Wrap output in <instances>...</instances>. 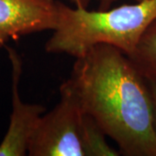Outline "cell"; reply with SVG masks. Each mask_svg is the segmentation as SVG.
Masks as SVG:
<instances>
[{"label": "cell", "mask_w": 156, "mask_h": 156, "mask_svg": "<svg viewBox=\"0 0 156 156\" xmlns=\"http://www.w3.org/2000/svg\"><path fill=\"white\" fill-rule=\"evenodd\" d=\"M11 64L12 111L5 135L0 143V156H24L29 144L45 108L40 104L23 102L20 97L19 83L22 75L21 56L14 49L5 46Z\"/></svg>", "instance_id": "277c9868"}, {"label": "cell", "mask_w": 156, "mask_h": 156, "mask_svg": "<svg viewBox=\"0 0 156 156\" xmlns=\"http://www.w3.org/2000/svg\"><path fill=\"white\" fill-rule=\"evenodd\" d=\"M70 3H72L73 5H75L76 7L77 8H84V9H88L89 5L94 0H68ZM96 1H100V0H96Z\"/></svg>", "instance_id": "9c48e42d"}, {"label": "cell", "mask_w": 156, "mask_h": 156, "mask_svg": "<svg viewBox=\"0 0 156 156\" xmlns=\"http://www.w3.org/2000/svg\"><path fill=\"white\" fill-rule=\"evenodd\" d=\"M106 136L95 119L84 112L82 133V143L84 156L119 155L120 151H116L108 144L105 139Z\"/></svg>", "instance_id": "52a82bcc"}, {"label": "cell", "mask_w": 156, "mask_h": 156, "mask_svg": "<svg viewBox=\"0 0 156 156\" xmlns=\"http://www.w3.org/2000/svg\"><path fill=\"white\" fill-rule=\"evenodd\" d=\"M155 19L156 0H142L106 11L71 8L59 2L57 25L45 50L77 58L92 47L104 44L128 56Z\"/></svg>", "instance_id": "7a4b0ae2"}, {"label": "cell", "mask_w": 156, "mask_h": 156, "mask_svg": "<svg viewBox=\"0 0 156 156\" xmlns=\"http://www.w3.org/2000/svg\"><path fill=\"white\" fill-rule=\"evenodd\" d=\"M60 95L57 105L41 117L30 141L28 155L84 156V111L69 79L61 85Z\"/></svg>", "instance_id": "3957f363"}, {"label": "cell", "mask_w": 156, "mask_h": 156, "mask_svg": "<svg viewBox=\"0 0 156 156\" xmlns=\"http://www.w3.org/2000/svg\"><path fill=\"white\" fill-rule=\"evenodd\" d=\"M117 0H100V5H99V11H106L110 8V6L113 3H115ZM136 2H140L142 0H134Z\"/></svg>", "instance_id": "30bf717a"}, {"label": "cell", "mask_w": 156, "mask_h": 156, "mask_svg": "<svg viewBox=\"0 0 156 156\" xmlns=\"http://www.w3.org/2000/svg\"><path fill=\"white\" fill-rule=\"evenodd\" d=\"M128 57L147 81L156 83V19L147 29L136 49Z\"/></svg>", "instance_id": "8992f818"}, {"label": "cell", "mask_w": 156, "mask_h": 156, "mask_svg": "<svg viewBox=\"0 0 156 156\" xmlns=\"http://www.w3.org/2000/svg\"><path fill=\"white\" fill-rule=\"evenodd\" d=\"M148 82L149 88H150L152 100H153V106H154V126L156 130V83L155 82Z\"/></svg>", "instance_id": "ba28073f"}, {"label": "cell", "mask_w": 156, "mask_h": 156, "mask_svg": "<svg viewBox=\"0 0 156 156\" xmlns=\"http://www.w3.org/2000/svg\"><path fill=\"white\" fill-rule=\"evenodd\" d=\"M56 0H0V49L11 40L44 31L57 25Z\"/></svg>", "instance_id": "5b68a950"}, {"label": "cell", "mask_w": 156, "mask_h": 156, "mask_svg": "<svg viewBox=\"0 0 156 156\" xmlns=\"http://www.w3.org/2000/svg\"><path fill=\"white\" fill-rule=\"evenodd\" d=\"M83 111L128 156H156L154 106L147 80L109 44L76 58L69 78Z\"/></svg>", "instance_id": "6da1fadb"}]
</instances>
